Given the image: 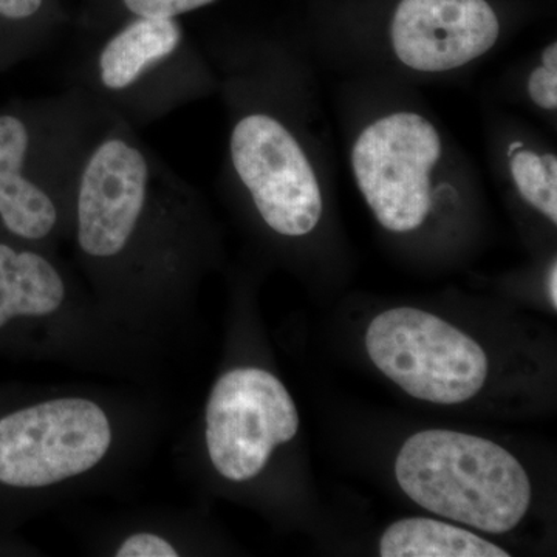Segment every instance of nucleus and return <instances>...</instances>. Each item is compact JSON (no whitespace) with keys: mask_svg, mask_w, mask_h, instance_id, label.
<instances>
[{"mask_svg":"<svg viewBox=\"0 0 557 557\" xmlns=\"http://www.w3.org/2000/svg\"><path fill=\"white\" fill-rule=\"evenodd\" d=\"M380 17L388 46L418 73L453 72L478 61L500 39L497 0H351Z\"/></svg>","mask_w":557,"mask_h":557,"instance_id":"7","label":"nucleus"},{"mask_svg":"<svg viewBox=\"0 0 557 557\" xmlns=\"http://www.w3.org/2000/svg\"><path fill=\"white\" fill-rule=\"evenodd\" d=\"M547 292L549 302H552L553 309H557V265L556 262H553V265L549 267L548 277H547Z\"/></svg>","mask_w":557,"mask_h":557,"instance_id":"18","label":"nucleus"},{"mask_svg":"<svg viewBox=\"0 0 557 557\" xmlns=\"http://www.w3.org/2000/svg\"><path fill=\"white\" fill-rule=\"evenodd\" d=\"M299 431V413L284 384L262 369H236L212 387L207 446L212 467L231 482L256 478L282 443Z\"/></svg>","mask_w":557,"mask_h":557,"instance_id":"5","label":"nucleus"},{"mask_svg":"<svg viewBox=\"0 0 557 557\" xmlns=\"http://www.w3.org/2000/svg\"><path fill=\"white\" fill-rule=\"evenodd\" d=\"M383 557H508L493 542L465 530L428 518L395 522L380 541Z\"/></svg>","mask_w":557,"mask_h":557,"instance_id":"12","label":"nucleus"},{"mask_svg":"<svg viewBox=\"0 0 557 557\" xmlns=\"http://www.w3.org/2000/svg\"><path fill=\"white\" fill-rule=\"evenodd\" d=\"M148 157L129 139L106 138L87 157L76 194L78 244L90 258L127 247L152 189Z\"/></svg>","mask_w":557,"mask_h":557,"instance_id":"8","label":"nucleus"},{"mask_svg":"<svg viewBox=\"0 0 557 557\" xmlns=\"http://www.w3.org/2000/svg\"><path fill=\"white\" fill-rule=\"evenodd\" d=\"M110 443L109 418L89 399H53L7 413L0 417V485H57L97 467Z\"/></svg>","mask_w":557,"mask_h":557,"instance_id":"4","label":"nucleus"},{"mask_svg":"<svg viewBox=\"0 0 557 557\" xmlns=\"http://www.w3.org/2000/svg\"><path fill=\"white\" fill-rule=\"evenodd\" d=\"M177 549L166 539L150 533L134 534L121 544L116 557H175Z\"/></svg>","mask_w":557,"mask_h":557,"instance_id":"16","label":"nucleus"},{"mask_svg":"<svg viewBox=\"0 0 557 557\" xmlns=\"http://www.w3.org/2000/svg\"><path fill=\"white\" fill-rule=\"evenodd\" d=\"M177 20L135 17L112 36L98 58V76L108 90L131 89L146 73L174 57L182 46Z\"/></svg>","mask_w":557,"mask_h":557,"instance_id":"10","label":"nucleus"},{"mask_svg":"<svg viewBox=\"0 0 557 557\" xmlns=\"http://www.w3.org/2000/svg\"><path fill=\"white\" fill-rule=\"evenodd\" d=\"M135 17L177 20L183 14L205 9L218 0H121Z\"/></svg>","mask_w":557,"mask_h":557,"instance_id":"15","label":"nucleus"},{"mask_svg":"<svg viewBox=\"0 0 557 557\" xmlns=\"http://www.w3.org/2000/svg\"><path fill=\"white\" fill-rule=\"evenodd\" d=\"M64 298V281L49 260L0 242V332L14 319L54 313Z\"/></svg>","mask_w":557,"mask_h":557,"instance_id":"11","label":"nucleus"},{"mask_svg":"<svg viewBox=\"0 0 557 557\" xmlns=\"http://www.w3.org/2000/svg\"><path fill=\"white\" fill-rule=\"evenodd\" d=\"M395 475L421 508L491 534L518 527L530 507V479L522 465L475 435L418 432L399 450Z\"/></svg>","mask_w":557,"mask_h":557,"instance_id":"1","label":"nucleus"},{"mask_svg":"<svg viewBox=\"0 0 557 557\" xmlns=\"http://www.w3.org/2000/svg\"><path fill=\"white\" fill-rule=\"evenodd\" d=\"M32 137L27 124L0 115V220L13 236L42 240L58 223L49 193L27 174Z\"/></svg>","mask_w":557,"mask_h":557,"instance_id":"9","label":"nucleus"},{"mask_svg":"<svg viewBox=\"0 0 557 557\" xmlns=\"http://www.w3.org/2000/svg\"><path fill=\"white\" fill-rule=\"evenodd\" d=\"M445 146L437 127L399 110L368 124L351 148L355 182L383 228L412 233L426 222L442 178Z\"/></svg>","mask_w":557,"mask_h":557,"instance_id":"2","label":"nucleus"},{"mask_svg":"<svg viewBox=\"0 0 557 557\" xmlns=\"http://www.w3.org/2000/svg\"><path fill=\"white\" fill-rule=\"evenodd\" d=\"M234 172L271 230L302 237L317 228L324 201L317 172L298 138L267 113L237 121L230 139Z\"/></svg>","mask_w":557,"mask_h":557,"instance_id":"6","label":"nucleus"},{"mask_svg":"<svg viewBox=\"0 0 557 557\" xmlns=\"http://www.w3.org/2000/svg\"><path fill=\"white\" fill-rule=\"evenodd\" d=\"M366 347L387 379L423 401H468L487 379L485 350L428 311L409 307L384 311L370 322Z\"/></svg>","mask_w":557,"mask_h":557,"instance_id":"3","label":"nucleus"},{"mask_svg":"<svg viewBox=\"0 0 557 557\" xmlns=\"http://www.w3.org/2000/svg\"><path fill=\"white\" fill-rule=\"evenodd\" d=\"M508 172L519 196L557 223V159L552 152H537L523 143H512L508 149Z\"/></svg>","mask_w":557,"mask_h":557,"instance_id":"13","label":"nucleus"},{"mask_svg":"<svg viewBox=\"0 0 557 557\" xmlns=\"http://www.w3.org/2000/svg\"><path fill=\"white\" fill-rule=\"evenodd\" d=\"M530 100L539 109L555 112L557 108V44L552 42L542 50L541 64L533 69L527 81Z\"/></svg>","mask_w":557,"mask_h":557,"instance_id":"14","label":"nucleus"},{"mask_svg":"<svg viewBox=\"0 0 557 557\" xmlns=\"http://www.w3.org/2000/svg\"><path fill=\"white\" fill-rule=\"evenodd\" d=\"M46 0H0V20L21 24L38 16Z\"/></svg>","mask_w":557,"mask_h":557,"instance_id":"17","label":"nucleus"}]
</instances>
